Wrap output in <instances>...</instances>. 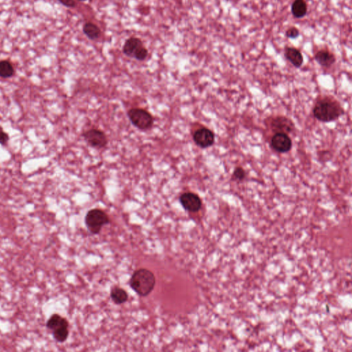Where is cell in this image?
I'll use <instances>...</instances> for the list:
<instances>
[{"label":"cell","instance_id":"cell-1","mask_svg":"<svg viewBox=\"0 0 352 352\" xmlns=\"http://www.w3.org/2000/svg\"><path fill=\"white\" fill-rule=\"evenodd\" d=\"M313 115L322 123H330L338 120L345 114L341 103L332 96H324L316 101L313 107Z\"/></svg>","mask_w":352,"mask_h":352},{"label":"cell","instance_id":"cell-2","mask_svg":"<svg viewBox=\"0 0 352 352\" xmlns=\"http://www.w3.org/2000/svg\"><path fill=\"white\" fill-rule=\"evenodd\" d=\"M155 277L154 274L146 268L136 270L130 281V286L138 295L147 297L155 287Z\"/></svg>","mask_w":352,"mask_h":352},{"label":"cell","instance_id":"cell-3","mask_svg":"<svg viewBox=\"0 0 352 352\" xmlns=\"http://www.w3.org/2000/svg\"><path fill=\"white\" fill-rule=\"evenodd\" d=\"M86 226L92 234H99L105 225L110 224L109 217L101 209H94L88 211L85 218Z\"/></svg>","mask_w":352,"mask_h":352},{"label":"cell","instance_id":"cell-4","mask_svg":"<svg viewBox=\"0 0 352 352\" xmlns=\"http://www.w3.org/2000/svg\"><path fill=\"white\" fill-rule=\"evenodd\" d=\"M123 52L128 57L138 61H143L148 55V50L138 37H132L126 40L123 47Z\"/></svg>","mask_w":352,"mask_h":352},{"label":"cell","instance_id":"cell-5","mask_svg":"<svg viewBox=\"0 0 352 352\" xmlns=\"http://www.w3.org/2000/svg\"><path fill=\"white\" fill-rule=\"evenodd\" d=\"M128 116L132 124L139 130H149L153 125V116L146 110L138 108L132 109L129 111Z\"/></svg>","mask_w":352,"mask_h":352},{"label":"cell","instance_id":"cell-6","mask_svg":"<svg viewBox=\"0 0 352 352\" xmlns=\"http://www.w3.org/2000/svg\"><path fill=\"white\" fill-rule=\"evenodd\" d=\"M270 128L275 133H292L295 130V125L290 118L284 116H277L272 118L270 122Z\"/></svg>","mask_w":352,"mask_h":352},{"label":"cell","instance_id":"cell-7","mask_svg":"<svg viewBox=\"0 0 352 352\" xmlns=\"http://www.w3.org/2000/svg\"><path fill=\"white\" fill-rule=\"evenodd\" d=\"M270 145L275 152L286 154L290 152L292 149V141L287 133H275L270 140Z\"/></svg>","mask_w":352,"mask_h":352},{"label":"cell","instance_id":"cell-8","mask_svg":"<svg viewBox=\"0 0 352 352\" xmlns=\"http://www.w3.org/2000/svg\"><path fill=\"white\" fill-rule=\"evenodd\" d=\"M193 138L195 143L202 149L209 148L215 143L214 133L211 130L206 128L198 129L194 132Z\"/></svg>","mask_w":352,"mask_h":352},{"label":"cell","instance_id":"cell-9","mask_svg":"<svg viewBox=\"0 0 352 352\" xmlns=\"http://www.w3.org/2000/svg\"><path fill=\"white\" fill-rule=\"evenodd\" d=\"M180 204L186 211L191 213L198 212L202 206V200L197 194L187 192L180 198Z\"/></svg>","mask_w":352,"mask_h":352},{"label":"cell","instance_id":"cell-10","mask_svg":"<svg viewBox=\"0 0 352 352\" xmlns=\"http://www.w3.org/2000/svg\"><path fill=\"white\" fill-rule=\"evenodd\" d=\"M84 137L89 145L95 148H103L106 147L108 143L106 134L103 132L96 129H92L85 132Z\"/></svg>","mask_w":352,"mask_h":352},{"label":"cell","instance_id":"cell-11","mask_svg":"<svg viewBox=\"0 0 352 352\" xmlns=\"http://www.w3.org/2000/svg\"><path fill=\"white\" fill-rule=\"evenodd\" d=\"M284 55L295 67H300L304 64V57L298 49L293 47H286L284 50Z\"/></svg>","mask_w":352,"mask_h":352},{"label":"cell","instance_id":"cell-12","mask_svg":"<svg viewBox=\"0 0 352 352\" xmlns=\"http://www.w3.org/2000/svg\"><path fill=\"white\" fill-rule=\"evenodd\" d=\"M315 60L323 67H330L336 62V57L331 52L326 50H321L316 54Z\"/></svg>","mask_w":352,"mask_h":352},{"label":"cell","instance_id":"cell-13","mask_svg":"<svg viewBox=\"0 0 352 352\" xmlns=\"http://www.w3.org/2000/svg\"><path fill=\"white\" fill-rule=\"evenodd\" d=\"M292 15L294 18L301 19L304 18L307 14L308 6L305 0H294L292 5Z\"/></svg>","mask_w":352,"mask_h":352},{"label":"cell","instance_id":"cell-14","mask_svg":"<svg viewBox=\"0 0 352 352\" xmlns=\"http://www.w3.org/2000/svg\"><path fill=\"white\" fill-rule=\"evenodd\" d=\"M83 31L85 35H86L91 40H97L101 36V31L99 26H96L92 22H87L85 23Z\"/></svg>","mask_w":352,"mask_h":352},{"label":"cell","instance_id":"cell-15","mask_svg":"<svg viewBox=\"0 0 352 352\" xmlns=\"http://www.w3.org/2000/svg\"><path fill=\"white\" fill-rule=\"evenodd\" d=\"M46 326L49 330L54 331L61 327H69V323L65 318H63L59 314H53L48 319Z\"/></svg>","mask_w":352,"mask_h":352},{"label":"cell","instance_id":"cell-16","mask_svg":"<svg viewBox=\"0 0 352 352\" xmlns=\"http://www.w3.org/2000/svg\"><path fill=\"white\" fill-rule=\"evenodd\" d=\"M110 297L114 304L117 305L125 304L128 300V294L126 291L118 287H115L111 290Z\"/></svg>","mask_w":352,"mask_h":352},{"label":"cell","instance_id":"cell-17","mask_svg":"<svg viewBox=\"0 0 352 352\" xmlns=\"http://www.w3.org/2000/svg\"><path fill=\"white\" fill-rule=\"evenodd\" d=\"M15 70L13 66L8 61L0 62V77L9 78L14 74Z\"/></svg>","mask_w":352,"mask_h":352},{"label":"cell","instance_id":"cell-18","mask_svg":"<svg viewBox=\"0 0 352 352\" xmlns=\"http://www.w3.org/2000/svg\"><path fill=\"white\" fill-rule=\"evenodd\" d=\"M52 331L54 338L59 343H64L68 337V327H61Z\"/></svg>","mask_w":352,"mask_h":352},{"label":"cell","instance_id":"cell-19","mask_svg":"<svg viewBox=\"0 0 352 352\" xmlns=\"http://www.w3.org/2000/svg\"><path fill=\"white\" fill-rule=\"evenodd\" d=\"M246 176V173L244 169L241 167H238L235 169L234 172L232 176V180L236 181V182H242L244 180Z\"/></svg>","mask_w":352,"mask_h":352},{"label":"cell","instance_id":"cell-20","mask_svg":"<svg viewBox=\"0 0 352 352\" xmlns=\"http://www.w3.org/2000/svg\"><path fill=\"white\" fill-rule=\"evenodd\" d=\"M286 35L287 38H297L299 35V30H298L297 28H295V27H291L290 28H289V29L286 31Z\"/></svg>","mask_w":352,"mask_h":352},{"label":"cell","instance_id":"cell-21","mask_svg":"<svg viewBox=\"0 0 352 352\" xmlns=\"http://www.w3.org/2000/svg\"><path fill=\"white\" fill-rule=\"evenodd\" d=\"M8 136L7 133H5L1 129H0V144L6 145L8 141Z\"/></svg>","mask_w":352,"mask_h":352},{"label":"cell","instance_id":"cell-22","mask_svg":"<svg viewBox=\"0 0 352 352\" xmlns=\"http://www.w3.org/2000/svg\"><path fill=\"white\" fill-rule=\"evenodd\" d=\"M58 1H60L63 5L68 8L75 7L76 5H77L74 0H58Z\"/></svg>","mask_w":352,"mask_h":352},{"label":"cell","instance_id":"cell-23","mask_svg":"<svg viewBox=\"0 0 352 352\" xmlns=\"http://www.w3.org/2000/svg\"><path fill=\"white\" fill-rule=\"evenodd\" d=\"M79 1H86V0H79Z\"/></svg>","mask_w":352,"mask_h":352}]
</instances>
